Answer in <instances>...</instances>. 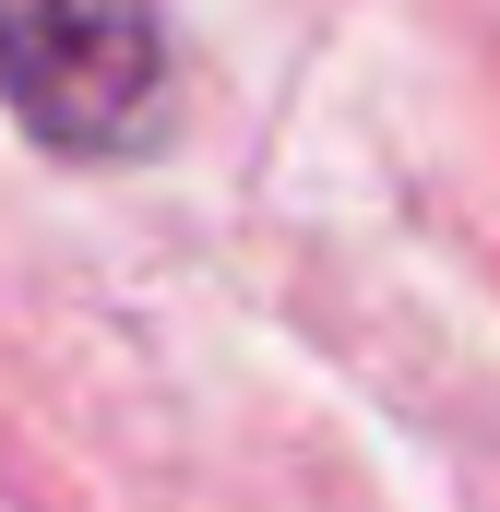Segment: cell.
Instances as JSON below:
<instances>
[{
    "mask_svg": "<svg viewBox=\"0 0 500 512\" xmlns=\"http://www.w3.org/2000/svg\"><path fill=\"white\" fill-rule=\"evenodd\" d=\"M0 108L72 167L155 155L167 96V0H0Z\"/></svg>",
    "mask_w": 500,
    "mask_h": 512,
    "instance_id": "obj_1",
    "label": "cell"
}]
</instances>
